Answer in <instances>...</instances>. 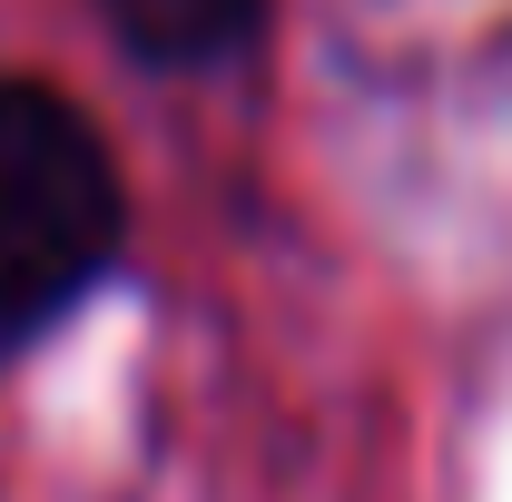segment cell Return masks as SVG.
<instances>
[{
	"label": "cell",
	"mask_w": 512,
	"mask_h": 502,
	"mask_svg": "<svg viewBox=\"0 0 512 502\" xmlns=\"http://www.w3.org/2000/svg\"><path fill=\"white\" fill-rule=\"evenodd\" d=\"M128 237L109 138L40 79H0V355L40 345Z\"/></svg>",
	"instance_id": "cell-1"
},
{
	"label": "cell",
	"mask_w": 512,
	"mask_h": 502,
	"mask_svg": "<svg viewBox=\"0 0 512 502\" xmlns=\"http://www.w3.org/2000/svg\"><path fill=\"white\" fill-rule=\"evenodd\" d=\"M256 10L266 0H99V20L158 69H197V60H217V50H237L256 30Z\"/></svg>",
	"instance_id": "cell-2"
}]
</instances>
